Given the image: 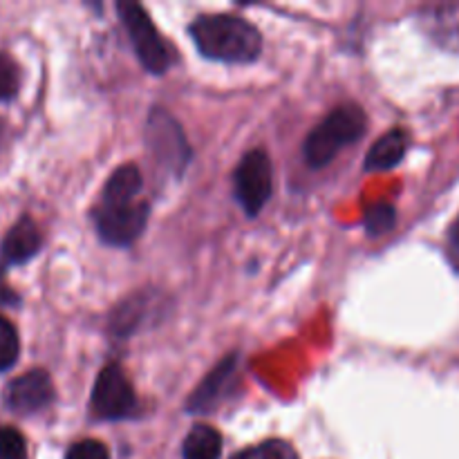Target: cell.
Instances as JSON below:
<instances>
[{"instance_id": "cell-11", "label": "cell", "mask_w": 459, "mask_h": 459, "mask_svg": "<svg viewBox=\"0 0 459 459\" xmlns=\"http://www.w3.org/2000/svg\"><path fill=\"white\" fill-rule=\"evenodd\" d=\"M155 291H137L130 299L121 300L110 314V332L115 336H130L142 327L148 314L155 309Z\"/></svg>"}, {"instance_id": "cell-8", "label": "cell", "mask_w": 459, "mask_h": 459, "mask_svg": "<svg viewBox=\"0 0 459 459\" xmlns=\"http://www.w3.org/2000/svg\"><path fill=\"white\" fill-rule=\"evenodd\" d=\"M238 381V354L224 357L213 370L206 375V379L193 390L186 402L188 415H209L215 408L222 406L224 399L231 397L233 385Z\"/></svg>"}, {"instance_id": "cell-10", "label": "cell", "mask_w": 459, "mask_h": 459, "mask_svg": "<svg viewBox=\"0 0 459 459\" xmlns=\"http://www.w3.org/2000/svg\"><path fill=\"white\" fill-rule=\"evenodd\" d=\"M40 247H43V236H40L39 227L34 220L22 215L7 233H4L3 242H0V278L9 267H18V264L30 263L34 255H39Z\"/></svg>"}, {"instance_id": "cell-12", "label": "cell", "mask_w": 459, "mask_h": 459, "mask_svg": "<svg viewBox=\"0 0 459 459\" xmlns=\"http://www.w3.org/2000/svg\"><path fill=\"white\" fill-rule=\"evenodd\" d=\"M408 151L406 130L393 128L375 142L366 155V170H390L403 160Z\"/></svg>"}, {"instance_id": "cell-21", "label": "cell", "mask_w": 459, "mask_h": 459, "mask_svg": "<svg viewBox=\"0 0 459 459\" xmlns=\"http://www.w3.org/2000/svg\"><path fill=\"white\" fill-rule=\"evenodd\" d=\"M446 258L459 273V215L453 220L446 231Z\"/></svg>"}, {"instance_id": "cell-6", "label": "cell", "mask_w": 459, "mask_h": 459, "mask_svg": "<svg viewBox=\"0 0 459 459\" xmlns=\"http://www.w3.org/2000/svg\"><path fill=\"white\" fill-rule=\"evenodd\" d=\"M90 411L101 421H121L137 412V394L128 377L115 363L99 372L90 397Z\"/></svg>"}, {"instance_id": "cell-7", "label": "cell", "mask_w": 459, "mask_h": 459, "mask_svg": "<svg viewBox=\"0 0 459 459\" xmlns=\"http://www.w3.org/2000/svg\"><path fill=\"white\" fill-rule=\"evenodd\" d=\"M151 215L148 202H126V204H101L92 211L94 227L106 245L130 247L143 233Z\"/></svg>"}, {"instance_id": "cell-19", "label": "cell", "mask_w": 459, "mask_h": 459, "mask_svg": "<svg viewBox=\"0 0 459 459\" xmlns=\"http://www.w3.org/2000/svg\"><path fill=\"white\" fill-rule=\"evenodd\" d=\"M0 459H27L25 437L12 426H0Z\"/></svg>"}, {"instance_id": "cell-2", "label": "cell", "mask_w": 459, "mask_h": 459, "mask_svg": "<svg viewBox=\"0 0 459 459\" xmlns=\"http://www.w3.org/2000/svg\"><path fill=\"white\" fill-rule=\"evenodd\" d=\"M368 130V117L361 106H339L307 134L303 155L312 169H325L343 148L359 142Z\"/></svg>"}, {"instance_id": "cell-15", "label": "cell", "mask_w": 459, "mask_h": 459, "mask_svg": "<svg viewBox=\"0 0 459 459\" xmlns=\"http://www.w3.org/2000/svg\"><path fill=\"white\" fill-rule=\"evenodd\" d=\"M397 224V211L388 202H377L363 215V227L370 238H381L390 233Z\"/></svg>"}, {"instance_id": "cell-13", "label": "cell", "mask_w": 459, "mask_h": 459, "mask_svg": "<svg viewBox=\"0 0 459 459\" xmlns=\"http://www.w3.org/2000/svg\"><path fill=\"white\" fill-rule=\"evenodd\" d=\"M139 191H142V173H139L137 166H119L108 178L106 186H103L101 204H126V202H134Z\"/></svg>"}, {"instance_id": "cell-3", "label": "cell", "mask_w": 459, "mask_h": 459, "mask_svg": "<svg viewBox=\"0 0 459 459\" xmlns=\"http://www.w3.org/2000/svg\"><path fill=\"white\" fill-rule=\"evenodd\" d=\"M117 12H119L121 25L128 31L130 43H133L139 63L151 74H164L170 67V63H173V56H170L169 45L164 43L157 27L152 25L146 9L142 4L124 0V3L117 4Z\"/></svg>"}, {"instance_id": "cell-17", "label": "cell", "mask_w": 459, "mask_h": 459, "mask_svg": "<svg viewBox=\"0 0 459 459\" xmlns=\"http://www.w3.org/2000/svg\"><path fill=\"white\" fill-rule=\"evenodd\" d=\"M231 459H299L294 448L290 446L282 439H269V442L258 444L254 448H247V451L238 453Z\"/></svg>"}, {"instance_id": "cell-5", "label": "cell", "mask_w": 459, "mask_h": 459, "mask_svg": "<svg viewBox=\"0 0 459 459\" xmlns=\"http://www.w3.org/2000/svg\"><path fill=\"white\" fill-rule=\"evenodd\" d=\"M273 191L272 160L263 148L249 151L233 173V195L249 218H255Z\"/></svg>"}, {"instance_id": "cell-1", "label": "cell", "mask_w": 459, "mask_h": 459, "mask_svg": "<svg viewBox=\"0 0 459 459\" xmlns=\"http://www.w3.org/2000/svg\"><path fill=\"white\" fill-rule=\"evenodd\" d=\"M195 48L204 58L218 63H251L263 52V36L236 13L200 16L191 25Z\"/></svg>"}, {"instance_id": "cell-22", "label": "cell", "mask_w": 459, "mask_h": 459, "mask_svg": "<svg viewBox=\"0 0 459 459\" xmlns=\"http://www.w3.org/2000/svg\"><path fill=\"white\" fill-rule=\"evenodd\" d=\"M0 133H3V121H0Z\"/></svg>"}, {"instance_id": "cell-4", "label": "cell", "mask_w": 459, "mask_h": 459, "mask_svg": "<svg viewBox=\"0 0 459 459\" xmlns=\"http://www.w3.org/2000/svg\"><path fill=\"white\" fill-rule=\"evenodd\" d=\"M146 143L157 164L169 173L179 175L191 161V146L184 137L182 126L164 108H155L146 124Z\"/></svg>"}, {"instance_id": "cell-18", "label": "cell", "mask_w": 459, "mask_h": 459, "mask_svg": "<svg viewBox=\"0 0 459 459\" xmlns=\"http://www.w3.org/2000/svg\"><path fill=\"white\" fill-rule=\"evenodd\" d=\"M21 88V70L12 56L0 54V103L12 101Z\"/></svg>"}, {"instance_id": "cell-14", "label": "cell", "mask_w": 459, "mask_h": 459, "mask_svg": "<svg viewBox=\"0 0 459 459\" xmlns=\"http://www.w3.org/2000/svg\"><path fill=\"white\" fill-rule=\"evenodd\" d=\"M222 455V435L213 426H193L182 444L184 459H220Z\"/></svg>"}, {"instance_id": "cell-9", "label": "cell", "mask_w": 459, "mask_h": 459, "mask_svg": "<svg viewBox=\"0 0 459 459\" xmlns=\"http://www.w3.org/2000/svg\"><path fill=\"white\" fill-rule=\"evenodd\" d=\"M54 402L52 379L45 370H30L4 388V406L16 415H36Z\"/></svg>"}, {"instance_id": "cell-16", "label": "cell", "mask_w": 459, "mask_h": 459, "mask_svg": "<svg viewBox=\"0 0 459 459\" xmlns=\"http://www.w3.org/2000/svg\"><path fill=\"white\" fill-rule=\"evenodd\" d=\"M21 357V341L12 321L0 316V372H9Z\"/></svg>"}, {"instance_id": "cell-20", "label": "cell", "mask_w": 459, "mask_h": 459, "mask_svg": "<svg viewBox=\"0 0 459 459\" xmlns=\"http://www.w3.org/2000/svg\"><path fill=\"white\" fill-rule=\"evenodd\" d=\"M65 459H110V451L99 439H81L67 448Z\"/></svg>"}]
</instances>
